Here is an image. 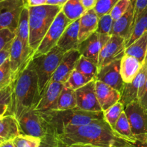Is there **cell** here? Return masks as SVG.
Here are the masks:
<instances>
[{
	"label": "cell",
	"instance_id": "obj_1",
	"mask_svg": "<svg viewBox=\"0 0 147 147\" xmlns=\"http://www.w3.org/2000/svg\"><path fill=\"white\" fill-rule=\"evenodd\" d=\"M59 137L67 146L85 144L100 147H138L118 133L105 119L96 120L83 126L66 127Z\"/></svg>",
	"mask_w": 147,
	"mask_h": 147
},
{
	"label": "cell",
	"instance_id": "obj_2",
	"mask_svg": "<svg viewBox=\"0 0 147 147\" xmlns=\"http://www.w3.org/2000/svg\"><path fill=\"white\" fill-rule=\"evenodd\" d=\"M40 99L38 76L31 60L11 84V103L7 115H14L18 120L30 110L34 109Z\"/></svg>",
	"mask_w": 147,
	"mask_h": 147
},
{
	"label": "cell",
	"instance_id": "obj_3",
	"mask_svg": "<svg viewBox=\"0 0 147 147\" xmlns=\"http://www.w3.org/2000/svg\"><path fill=\"white\" fill-rule=\"evenodd\" d=\"M30 22V47L36 51L47 30L61 11L62 7L56 5L28 7Z\"/></svg>",
	"mask_w": 147,
	"mask_h": 147
},
{
	"label": "cell",
	"instance_id": "obj_4",
	"mask_svg": "<svg viewBox=\"0 0 147 147\" xmlns=\"http://www.w3.org/2000/svg\"><path fill=\"white\" fill-rule=\"evenodd\" d=\"M20 133L42 138L49 133L57 134L53 123L50 111H40L35 109L22 115L18 119Z\"/></svg>",
	"mask_w": 147,
	"mask_h": 147
},
{
	"label": "cell",
	"instance_id": "obj_5",
	"mask_svg": "<svg viewBox=\"0 0 147 147\" xmlns=\"http://www.w3.org/2000/svg\"><path fill=\"white\" fill-rule=\"evenodd\" d=\"M65 53V52L63 49L56 46L45 54L32 57L33 66L38 76L40 98L51 82Z\"/></svg>",
	"mask_w": 147,
	"mask_h": 147
},
{
	"label": "cell",
	"instance_id": "obj_6",
	"mask_svg": "<svg viewBox=\"0 0 147 147\" xmlns=\"http://www.w3.org/2000/svg\"><path fill=\"white\" fill-rule=\"evenodd\" d=\"M53 123L57 134L62 133L66 127H78L88 125L96 120L104 119L103 111L92 112L78 108L66 110H51Z\"/></svg>",
	"mask_w": 147,
	"mask_h": 147
},
{
	"label": "cell",
	"instance_id": "obj_7",
	"mask_svg": "<svg viewBox=\"0 0 147 147\" xmlns=\"http://www.w3.org/2000/svg\"><path fill=\"white\" fill-rule=\"evenodd\" d=\"M71 22V20H69L61 10L56 16L33 56L45 54L55 47L63 32Z\"/></svg>",
	"mask_w": 147,
	"mask_h": 147
},
{
	"label": "cell",
	"instance_id": "obj_8",
	"mask_svg": "<svg viewBox=\"0 0 147 147\" xmlns=\"http://www.w3.org/2000/svg\"><path fill=\"white\" fill-rule=\"evenodd\" d=\"M27 6L25 0H3L0 1V30L17 31L22 12Z\"/></svg>",
	"mask_w": 147,
	"mask_h": 147
},
{
	"label": "cell",
	"instance_id": "obj_9",
	"mask_svg": "<svg viewBox=\"0 0 147 147\" xmlns=\"http://www.w3.org/2000/svg\"><path fill=\"white\" fill-rule=\"evenodd\" d=\"M126 50V40L121 36L112 35L99 54L98 70L103 66L123 58Z\"/></svg>",
	"mask_w": 147,
	"mask_h": 147
},
{
	"label": "cell",
	"instance_id": "obj_10",
	"mask_svg": "<svg viewBox=\"0 0 147 147\" xmlns=\"http://www.w3.org/2000/svg\"><path fill=\"white\" fill-rule=\"evenodd\" d=\"M134 135L147 133V112L139 101H135L124 108Z\"/></svg>",
	"mask_w": 147,
	"mask_h": 147
},
{
	"label": "cell",
	"instance_id": "obj_11",
	"mask_svg": "<svg viewBox=\"0 0 147 147\" xmlns=\"http://www.w3.org/2000/svg\"><path fill=\"white\" fill-rule=\"evenodd\" d=\"M147 76V63H144L140 71L130 83H125L121 93L120 102L125 107L135 101H139Z\"/></svg>",
	"mask_w": 147,
	"mask_h": 147
},
{
	"label": "cell",
	"instance_id": "obj_12",
	"mask_svg": "<svg viewBox=\"0 0 147 147\" xmlns=\"http://www.w3.org/2000/svg\"><path fill=\"white\" fill-rule=\"evenodd\" d=\"M111 36V35L100 34L97 32H95L87 39L79 43L78 50L81 56L91 59L98 64L100 50L109 40Z\"/></svg>",
	"mask_w": 147,
	"mask_h": 147
},
{
	"label": "cell",
	"instance_id": "obj_13",
	"mask_svg": "<svg viewBox=\"0 0 147 147\" xmlns=\"http://www.w3.org/2000/svg\"><path fill=\"white\" fill-rule=\"evenodd\" d=\"M77 108L87 111H102L96 93V80H92L85 86L75 91Z\"/></svg>",
	"mask_w": 147,
	"mask_h": 147
},
{
	"label": "cell",
	"instance_id": "obj_14",
	"mask_svg": "<svg viewBox=\"0 0 147 147\" xmlns=\"http://www.w3.org/2000/svg\"><path fill=\"white\" fill-rule=\"evenodd\" d=\"M121 61V59L114 61L99 69L96 80L109 85L121 93L125 83L120 72Z\"/></svg>",
	"mask_w": 147,
	"mask_h": 147
},
{
	"label": "cell",
	"instance_id": "obj_15",
	"mask_svg": "<svg viewBox=\"0 0 147 147\" xmlns=\"http://www.w3.org/2000/svg\"><path fill=\"white\" fill-rule=\"evenodd\" d=\"M81 54L78 49L65 52L57 70L52 77L51 82H57L65 84L70 77L72 72L76 69V63Z\"/></svg>",
	"mask_w": 147,
	"mask_h": 147
},
{
	"label": "cell",
	"instance_id": "obj_16",
	"mask_svg": "<svg viewBox=\"0 0 147 147\" xmlns=\"http://www.w3.org/2000/svg\"><path fill=\"white\" fill-rule=\"evenodd\" d=\"M32 58H28L24 51L23 45L20 39L17 35L13 40L10 49L9 60L10 67L12 72L14 80L18 74L30 63Z\"/></svg>",
	"mask_w": 147,
	"mask_h": 147
},
{
	"label": "cell",
	"instance_id": "obj_17",
	"mask_svg": "<svg viewBox=\"0 0 147 147\" xmlns=\"http://www.w3.org/2000/svg\"><path fill=\"white\" fill-rule=\"evenodd\" d=\"M130 7L123 15L113 22L112 35L121 36L126 40V44L132 34L134 23V0H131Z\"/></svg>",
	"mask_w": 147,
	"mask_h": 147
},
{
	"label": "cell",
	"instance_id": "obj_18",
	"mask_svg": "<svg viewBox=\"0 0 147 147\" xmlns=\"http://www.w3.org/2000/svg\"><path fill=\"white\" fill-rule=\"evenodd\" d=\"M96 93L102 111L120 102L121 92L100 81L96 80Z\"/></svg>",
	"mask_w": 147,
	"mask_h": 147
},
{
	"label": "cell",
	"instance_id": "obj_19",
	"mask_svg": "<svg viewBox=\"0 0 147 147\" xmlns=\"http://www.w3.org/2000/svg\"><path fill=\"white\" fill-rule=\"evenodd\" d=\"M63 83L57 82H50L45 92L40 98L37 107L34 109L40 111L54 110L59 96L64 87Z\"/></svg>",
	"mask_w": 147,
	"mask_h": 147
},
{
	"label": "cell",
	"instance_id": "obj_20",
	"mask_svg": "<svg viewBox=\"0 0 147 147\" xmlns=\"http://www.w3.org/2000/svg\"><path fill=\"white\" fill-rule=\"evenodd\" d=\"M99 17L94 9L87 10L80 18L79 21V43L87 39L96 32L98 24Z\"/></svg>",
	"mask_w": 147,
	"mask_h": 147
},
{
	"label": "cell",
	"instance_id": "obj_21",
	"mask_svg": "<svg viewBox=\"0 0 147 147\" xmlns=\"http://www.w3.org/2000/svg\"><path fill=\"white\" fill-rule=\"evenodd\" d=\"M29 9L26 6L22 12L19 21L16 35L20 39L23 45L24 51L28 58H32L34 52L30 47V22H29Z\"/></svg>",
	"mask_w": 147,
	"mask_h": 147
},
{
	"label": "cell",
	"instance_id": "obj_22",
	"mask_svg": "<svg viewBox=\"0 0 147 147\" xmlns=\"http://www.w3.org/2000/svg\"><path fill=\"white\" fill-rule=\"evenodd\" d=\"M79 21L80 19L72 22L63 32L57 46L65 52L78 49L79 46Z\"/></svg>",
	"mask_w": 147,
	"mask_h": 147
},
{
	"label": "cell",
	"instance_id": "obj_23",
	"mask_svg": "<svg viewBox=\"0 0 147 147\" xmlns=\"http://www.w3.org/2000/svg\"><path fill=\"white\" fill-rule=\"evenodd\" d=\"M143 63L133 56L125 54L121 61L120 72L124 83H130L140 71Z\"/></svg>",
	"mask_w": 147,
	"mask_h": 147
},
{
	"label": "cell",
	"instance_id": "obj_24",
	"mask_svg": "<svg viewBox=\"0 0 147 147\" xmlns=\"http://www.w3.org/2000/svg\"><path fill=\"white\" fill-rule=\"evenodd\" d=\"M18 120L12 115H6L0 119V140L12 141L20 135Z\"/></svg>",
	"mask_w": 147,
	"mask_h": 147
},
{
	"label": "cell",
	"instance_id": "obj_25",
	"mask_svg": "<svg viewBox=\"0 0 147 147\" xmlns=\"http://www.w3.org/2000/svg\"><path fill=\"white\" fill-rule=\"evenodd\" d=\"M147 50V31L133 43L126 48L125 54L136 58L144 63Z\"/></svg>",
	"mask_w": 147,
	"mask_h": 147
},
{
	"label": "cell",
	"instance_id": "obj_26",
	"mask_svg": "<svg viewBox=\"0 0 147 147\" xmlns=\"http://www.w3.org/2000/svg\"><path fill=\"white\" fill-rule=\"evenodd\" d=\"M77 108L76 92L64 86L55 105L54 110L62 111Z\"/></svg>",
	"mask_w": 147,
	"mask_h": 147
},
{
	"label": "cell",
	"instance_id": "obj_27",
	"mask_svg": "<svg viewBox=\"0 0 147 147\" xmlns=\"http://www.w3.org/2000/svg\"><path fill=\"white\" fill-rule=\"evenodd\" d=\"M61 10L72 22L79 20L86 12L80 0H67Z\"/></svg>",
	"mask_w": 147,
	"mask_h": 147
},
{
	"label": "cell",
	"instance_id": "obj_28",
	"mask_svg": "<svg viewBox=\"0 0 147 147\" xmlns=\"http://www.w3.org/2000/svg\"><path fill=\"white\" fill-rule=\"evenodd\" d=\"M92 80H96L98 68V64L95 61L88 58L81 56L76 63V69Z\"/></svg>",
	"mask_w": 147,
	"mask_h": 147
},
{
	"label": "cell",
	"instance_id": "obj_29",
	"mask_svg": "<svg viewBox=\"0 0 147 147\" xmlns=\"http://www.w3.org/2000/svg\"><path fill=\"white\" fill-rule=\"evenodd\" d=\"M146 31H147V9L134 19L133 31L130 39L126 43V48L140 37Z\"/></svg>",
	"mask_w": 147,
	"mask_h": 147
},
{
	"label": "cell",
	"instance_id": "obj_30",
	"mask_svg": "<svg viewBox=\"0 0 147 147\" xmlns=\"http://www.w3.org/2000/svg\"><path fill=\"white\" fill-rule=\"evenodd\" d=\"M113 129L118 133H119L122 136H123L126 139L129 140V141L135 144V143H136V138H135V135L132 133L130 123H129V120H128L124 112L121 115L120 118H119V120L116 122Z\"/></svg>",
	"mask_w": 147,
	"mask_h": 147
},
{
	"label": "cell",
	"instance_id": "obj_31",
	"mask_svg": "<svg viewBox=\"0 0 147 147\" xmlns=\"http://www.w3.org/2000/svg\"><path fill=\"white\" fill-rule=\"evenodd\" d=\"M90 81H92V79H90V78L87 77L82 73H80V71L75 69L64 84L67 87L76 91L79 88L87 84Z\"/></svg>",
	"mask_w": 147,
	"mask_h": 147
},
{
	"label": "cell",
	"instance_id": "obj_32",
	"mask_svg": "<svg viewBox=\"0 0 147 147\" xmlns=\"http://www.w3.org/2000/svg\"><path fill=\"white\" fill-rule=\"evenodd\" d=\"M124 112V106L121 102L113 105L106 111H103L104 119L112 128H114L121 115Z\"/></svg>",
	"mask_w": 147,
	"mask_h": 147
},
{
	"label": "cell",
	"instance_id": "obj_33",
	"mask_svg": "<svg viewBox=\"0 0 147 147\" xmlns=\"http://www.w3.org/2000/svg\"><path fill=\"white\" fill-rule=\"evenodd\" d=\"M14 82L9 59L0 66V90L8 87Z\"/></svg>",
	"mask_w": 147,
	"mask_h": 147
},
{
	"label": "cell",
	"instance_id": "obj_34",
	"mask_svg": "<svg viewBox=\"0 0 147 147\" xmlns=\"http://www.w3.org/2000/svg\"><path fill=\"white\" fill-rule=\"evenodd\" d=\"M15 147H39L41 138L20 134L12 140Z\"/></svg>",
	"mask_w": 147,
	"mask_h": 147
},
{
	"label": "cell",
	"instance_id": "obj_35",
	"mask_svg": "<svg viewBox=\"0 0 147 147\" xmlns=\"http://www.w3.org/2000/svg\"><path fill=\"white\" fill-rule=\"evenodd\" d=\"M119 0H97L94 9L98 17H100L110 14Z\"/></svg>",
	"mask_w": 147,
	"mask_h": 147
},
{
	"label": "cell",
	"instance_id": "obj_36",
	"mask_svg": "<svg viewBox=\"0 0 147 147\" xmlns=\"http://www.w3.org/2000/svg\"><path fill=\"white\" fill-rule=\"evenodd\" d=\"M113 22L114 20H113L110 14H106V15L100 17L96 32L100 34L111 35Z\"/></svg>",
	"mask_w": 147,
	"mask_h": 147
},
{
	"label": "cell",
	"instance_id": "obj_37",
	"mask_svg": "<svg viewBox=\"0 0 147 147\" xmlns=\"http://www.w3.org/2000/svg\"><path fill=\"white\" fill-rule=\"evenodd\" d=\"M131 3V0H119L110 13L113 20L115 21L123 15L129 9Z\"/></svg>",
	"mask_w": 147,
	"mask_h": 147
},
{
	"label": "cell",
	"instance_id": "obj_38",
	"mask_svg": "<svg viewBox=\"0 0 147 147\" xmlns=\"http://www.w3.org/2000/svg\"><path fill=\"white\" fill-rule=\"evenodd\" d=\"M39 147H68L60 140L58 134L49 133L41 138Z\"/></svg>",
	"mask_w": 147,
	"mask_h": 147
},
{
	"label": "cell",
	"instance_id": "obj_39",
	"mask_svg": "<svg viewBox=\"0 0 147 147\" xmlns=\"http://www.w3.org/2000/svg\"><path fill=\"white\" fill-rule=\"evenodd\" d=\"M16 33L9 29L0 30V51L15 37Z\"/></svg>",
	"mask_w": 147,
	"mask_h": 147
},
{
	"label": "cell",
	"instance_id": "obj_40",
	"mask_svg": "<svg viewBox=\"0 0 147 147\" xmlns=\"http://www.w3.org/2000/svg\"><path fill=\"white\" fill-rule=\"evenodd\" d=\"M11 99V84L8 87L0 90V105L9 106Z\"/></svg>",
	"mask_w": 147,
	"mask_h": 147
},
{
	"label": "cell",
	"instance_id": "obj_41",
	"mask_svg": "<svg viewBox=\"0 0 147 147\" xmlns=\"http://www.w3.org/2000/svg\"><path fill=\"white\" fill-rule=\"evenodd\" d=\"M134 19L147 9V0H134Z\"/></svg>",
	"mask_w": 147,
	"mask_h": 147
},
{
	"label": "cell",
	"instance_id": "obj_42",
	"mask_svg": "<svg viewBox=\"0 0 147 147\" xmlns=\"http://www.w3.org/2000/svg\"><path fill=\"white\" fill-rule=\"evenodd\" d=\"M14 40V39H13ZM13 40L10 41L2 50L0 51V66L9 59L10 53V49H11V43H12Z\"/></svg>",
	"mask_w": 147,
	"mask_h": 147
},
{
	"label": "cell",
	"instance_id": "obj_43",
	"mask_svg": "<svg viewBox=\"0 0 147 147\" xmlns=\"http://www.w3.org/2000/svg\"><path fill=\"white\" fill-rule=\"evenodd\" d=\"M139 101L147 112V76L143 89L139 97Z\"/></svg>",
	"mask_w": 147,
	"mask_h": 147
},
{
	"label": "cell",
	"instance_id": "obj_44",
	"mask_svg": "<svg viewBox=\"0 0 147 147\" xmlns=\"http://www.w3.org/2000/svg\"><path fill=\"white\" fill-rule=\"evenodd\" d=\"M136 143L135 145L138 147H147V133L139 134L135 135Z\"/></svg>",
	"mask_w": 147,
	"mask_h": 147
},
{
	"label": "cell",
	"instance_id": "obj_45",
	"mask_svg": "<svg viewBox=\"0 0 147 147\" xmlns=\"http://www.w3.org/2000/svg\"><path fill=\"white\" fill-rule=\"evenodd\" d=\"M80 1L81 2V4H83V7L87 11V10L94 8L97 0H80Z\"/></svg>",
	"mask_w": 147,
	"mask_h": 147
},
{
	"label": "cell",
	"instance_id": "obj_46",
	"mask_svg": "<svg viewBox=\"0 0 147 147\" xmlns=\"http://www.w3.org/2000/svg\"><path fill=\"white\" fill-rule=\"evenodd\" d=\"M47 0H26L27 7H37V6L45 5L47 4Z\"/></svg>",
	"mask_w": 147,
	"mask_h": 147
},
{
	"label": "cell",
	"instance_id": "obj_47",
	"mask_svg": "<svg viewBox=\"0 0 147 147\" xmlns=\"http://www.w3.org/2000/svg\"><path fill=\"white\" fill-rule=\"evenodd\" d=\"M67 1V0H47V4L50 5H56L63 7Z\"/></svg>",
	"mask_w": 147,
	"mask_h": 147
},
{
	"label": "cell",
	"instance_id": "obj_48",
	"mask_svg": "<svg viewBox=\"0 0 147 147\" xmlns=\"http://www.w3.org/2000/svg\"><path fill=\"white\" fill-rule=\"evenodd\" d=\"M9 106L6 105H0V119L4 116V115H7L8 112Z\"/></svg>",
	"mask_w": 147,
	"mask_h": 147
},
{
	"label": "cell",
	"instance_id": "obj_49",
	"mask_svg": "<svg viewBox=\"0 0 147 147\" xmlns=\"http://www.w3.org/2000/svg\"><path fill=\"white\" fill-rule=\"evenodd\" d=\"M68 147H100L98 146L92 145V144H75L69 146Z\"/></svg>",
	"mask_w": 147,
	"mask_h": 147
},
{
	"label": "cell",
	"instance_id": "obj_50",
	"mask_svg": "<svg viewBox=\"0 0 147 147\" xmlns=\"http://www.w3.org/2000/svg\"><path fill=\"white\" fill-rule=\"evenodd\" d=\"M0 147H15L12 141H4L0 145Z\"/></svg>",
	"mask_w": 147,
	"mask_h": 147
},
{
	"label": "cell",
	"instance_id": "obj_51",
	"mask_svg": "<svg viewBox=\"0 0 147 147\" xmlns=\"http://www.w3.org/2000/svg\"><path fill=\"white\" fill-rule=\"evenodd\" d=\"M144 63H147V50H146V57H145V60H144Z\"/></svg>",
	"mask_w": 147,
	"mask_h": 147
},
{
	"label": "cell",
	"instance_id": "obj_52",
	"mask_svg": "<svg viewBox=\"0 0 147 147\" xmlns=\"http://www.w3.org/2000/svg\"><path fill=\"white\" fill-rule=\"evenodd\" d=\"M2 143H3V141H1V140H0V145H1V144H2Z\"/></svg>",
	"mask_w": 147,
	"mask_h": 147
},
{
	"label": "cell",
	"instance_id": "obj_53",
	"mask_svg": "<svg viewBox=\"0 0 147 147\" xmlns=\"http://www.w3.org/2000/svg\"><path fill=\"white\" fill-rule=\"evenodd\" d=\"M3 1V0H0V1ZM25 1H26V0H25Z\"/></svg>",
	"mask_w": 147,
	"mask_h": 147
}]
</instances>
